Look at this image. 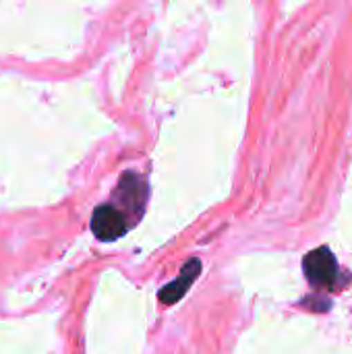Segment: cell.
Returning <instances> with one entry per match:
<instances>
[{"label":"cell","mask_w":352,"mask_h":354,"mask_svg":"<svg viewBox=\"0 0 352 354\" xmlns=\"http://www.w3.org/2000/svg\"><path fill=\"white\" fill-rule=\"evenodd\" d=\"M199 272H201V263H199L197 259L189 261V263H187V268H183L180 276H178L172 284H168V286H164V288H162V292H160V301H162L164 305H174L176 301H180V299L185 297V292L191 288V284L197 280Z\"/></svg>","instance_id":"obj_3"},{"label":"cell","mask_w":352,"mask_h":354,"mask_svg":"<svg viewBox=\"0 0 352 354\" xmlns=\"http://www.w3.org/2000/svg\"><path fill=\"white\" fill-rule=\"evenodd\" d=\"M305 274L317 288H332L338 278V263L330 249L322 247L305 257Z\"/></svg>","instance_id":"obj_2"},{"label":"cell","mask_w":352,"mask_h":354,"mask_svg":"<svg viewBox=\"0 0 352 354\" xmlns=\"http://www.w3.org/2000/svg\"><path fill=\"white\" fill-rule=\"evenodd\" d=\"M116 197L120 199L122 205H127L129 209L135 212V207L141 212L143 203H145V183L133 174V172H127L120 183H118V189H116Z\"/></svg>","instance_id":"obj_4"},{"label":"cell","mask_w":352,"mask_h":354,"mask_svg":"<svg viewBox=\"0 0 352 354\" xmlns=\"http://www.w3.org/2000/svg\"><path fill=\"white\" fill-rule=\"evenodd\" d=\"M129 228L127 216L114 203L100 205L91 216V230L100 241H116Z\"/></svg>","instance_id":"obj_1"}]
</instances>
